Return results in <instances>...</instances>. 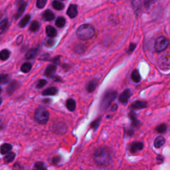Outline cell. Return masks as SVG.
<instances>
[{"mask_svg": "<svg viewBox=\"0 0 170 170\" xmlns=\"http://www.w3.org/2000/svg\"><path fill=\"white\" fill-rule=\"evenodd\" d=\"M9 80V77L7 74H1L0 75V84H5L8 82Z\"/></svg>", "mask_w": 170, "mask_h": 170, "instance_id": "836d02e7", "label": "cell"}, {"mask_svg": "<svg viewBox=\"0 0 170 170\" xmlns=\"http://www.w3.org/2000/svg\"><path fill=\"white\" fill-rule=\"evenodd\" d=\"M40 25L37 21H33L30 25L29 30L32 32H36L39 29Z\"/></svg>", "mask_w": 170, "mask_h": 170, "instance_id": "d4e9b609", "label": "cell"}, {"mask_svg": "<svg viewBox=\"0 0 170 170\" xmlns=\"http://www.w3.org/2000/svg\"><path fill=\"white\" fill-rule=\"evenodd\" d=\"M1 102H2V100H1V98H0V105H1Z\"/></svg>", "mask_w": 170, "mask_h": 170, "instance_id": "ee69618b", "label": "cell"}, {"mask_svg": "<svg viewBox=\"0 0 170 170\" xmlns=\"http://www.w3.org/2000/svg\"><path fill=\"white\" fill-rule=\"evenodd\" d=\"M85 47L82 45H77V47L75 48V51L77 53H82L85 50Z\"/></svg>", "mask_w": 170, "mask_h": 170, "instance_id": "8d00e7d4", "label": "cell"}, {"mask_svg": "<svg viewBox=\"0 0 170 170\" xmlns=\"http://www.w3.org/2000/svg\"><path fill=\"white\" fill-rule=\"evenodd\" d=\"M1 93V88H0V93Z\"/></svg>", "mask_w": 170, "mask_h": 170, "instance_id": "f6af8a7d", "label": "cell"}, {"mask_svg": "<svg viewBox=\"0 0 170 170\" xmlns=\"http://www.w3.org/2000/svg\"><path fill=\"white\" fill-rule=\"evenodd\" d=\"M35 168L36 170H47L45 164L42 161H38L35 164Z\"/></svg>", "mask_w": 170, "mask_h": 170, "instance_id": "1f68e13d", "label": "cell"}, {"mask_svg": "<svg viewBox=\"0 0 170 170\" xmlns=\"http://www.w3.org/2000/svg\"><path fill=\"white\" fill-rule=\"evenodd\" d=\"M166 130H167V126L166 125L164 124L159 125V126L156 128V131H157L158 133H164L166 132Z\"/></svg>", "mask_w": 170, "mask_h": 170, "instance_id": "d6a6232c", "label": "cell"}, {"mask_svg": "<svg viewBox=\"0 0 170 170\" xmlns=\"http://www.w3.org/2000/svg\"><path fill=\"white\" fill-rule=\"evenodd\" d=\"M43 18L45 21H52L55 19V14L50 9H47L43 13Z\"/></svg>", "mask_w": 170, "mask_h": 170, "instance_id": "5bb4252c", "label": "cell"}, {"mask_svg": "<svg viewBox=\"0 0 170 170\" xmlns=\"http://www.w3.org/2000/svg\"><path fill=\"white\" fill-rule=\"evenodd\" d=\"M131 96V90L129 89L124 90L120 95L119 96V101L122 104H126Z\"/></svg>", "mask_w": 170, "mask_h": 170, "instance_id": "ba28073f", "label": "cell"}, {"mask_svg": "<svg viewBox=\"0 0 170 170\" xmlns=\"http://www.w3.org/2000/svg\"><path fill=\"white\" fill-rule=\"evenodd\" d=\"M46 33L47 35H48V37H55V36L57 34V30L55 29L53 27H52L51 26H48L46 27Z\"/></svg>", "mask_w": 170, "mask_h": 170, "instance_id": "e0dca14e", "label": "cell"}, {"mask_svg": "<svg viewBox=\"0 0 170 170\" xmlns=\"http://www.w3.org/2000/svg\"><path fill=\"white\" fill-rule=\"evenodd\" d=\"M97 85H98V81L96 80H93L88 83L87 86H86V90L88 93H92L93 92L96 87Z\"/></svg>", "mask_w": 170, "mask_h": 170, "instance_id": "ac0fdd59", "label": "cell"}, {"mask_svg": "<svg viewBox=\"0 0 170 170\" xmlns=\"http://www.w3.org/2000/svg\"><path fill=\"white\" fill-rule=\"evenodd\" d=\"M38 49H31L27 53L26 55V58L27 59H31V58H34L36 57V55H37Z\"/></svg>", "mask_w": 170, "mask_h": 170, "instance_id": "44dd1931", "label": "cell"}, {"mask_svg": "<svg viewBox=\"0 0 170 170\" xmlns=\"http://www.w3.org/2000/svg\"><path fill=\"white\" fill-rule=\"evenodd\" d=\"M146 107H147V103L144 101H140V100L134 102V103H132V105H131V108L134 110L142 109V108Z\"/></svg>", "mask_w": 170, "mask_h": 170, "instance_id": "4fadbf2b", "label": "cell"}, {"mask_svg": "<svg viewBox=\"0 0 170 170\" xmlns=\"http://www.w3.org/2000/svg\"><path fill=\"white\" fill-rule=\"evenodd\" d=\"M60 160H61V158L59 157V156H55V157L53 158L52 162L54 164H57L60 162Z\"/></svg>", "mask_w": 170, "mask_h": 170, "instance_id": "f35d334b", "label": "cell"}, {"mask_svg": "<svg viewBox=\"0 0 170 170\" xmlns=\"http://www.w3.org/2000/svg\"><path fill=\"white\" fill-rule=\"evenodd\" d=\"M27 4L26 1H22L20 2V4L19 5V7H18V12H17L16 14L15 15V19H19L22 15V14H23V13H24L25 10H26V8L27 7Z\"/></svg>", "mask_w": 170, "mask_h": 170, "instance_id": "30bf717a", "label": "cell"}, {"mask_svg": "<svg viewBox=\"0 0 170 170\" xmlns=\"http://www.w3.org/2000/svg\"><path fill=\"white\" fill-rule=\"evenodd\" d=\"M144 147V144L141 142H135L131 144L130 146V151L132 154L140 151Z\"/></svg>", "mask_w": 170, "mask_h": 170, "instance_id": "52a82bcc", "label": "cell"}, {"mask_svg": "<svg viewBox=\"0 0 170 170\" xmlns=\"http://www.w3.org/2000/svg\"><path fill=\"white\" fill-rule=\"evenodd\" d=\"M30 19H31V16L29 15H26L23 19H21L20 23H19V26L20 27H25L26 25L29 23V21H30Z\"/></svg>", "mask_w": 170, "mask_h": 170, "instance_id": "f546056e", "label": "cell"}, {"mask_svg": "<svg viewBox=\"0 0 170 170\" xmlns=\"http://www.w3.org/2000/svg\"><path fill=\"white\" fill-rule=\"evenodd\" d=\"M55 44V41L53 39H50L47 40L45 43L46 46L47 47H52L53 45Z\"/></svg>", "mask_w": 170, "mask_h": 170, "instance_id": "74e56055", "label": "cell"}, {"mask_svg": "<svg viewBox=\"0 0 170 170\" xmlns=\"http://www.w3.org/2000/svg\"><path fill=\"white\" fill-rule=\"evenodd\" d=\"M10 56V52L8 50L4 49L0 52V59L2 61L7 60Z\"/></svg>", "mask_w": 170, "mask_h": 170, "instance_id": "4316f807", "label": "cell"}, {"mask_svg": "<svg viewBox=\"0 0 170 170\" xmlns=\"http://www.w3.org/2000/svg\"><path fill=\"white\" fill-rule=\"evenodd\" d=\"M15 157V153L13 152L8 153V154L4 157V161L7 163L12 162V161L14 160Z\"/></svg>", "mask_w": 170, "mask_h": 170, "instance_id": "cb8c5ba5", "label": "cell"}, {"mask_svg": "<svg viewBox=\"0 0 170 170\" xmlns=\"http://www.w3.org/2000/svg\"><path fill=\"white\" fill-rule=\"evenodd\" d=\"M99 122H100V120H97L93 122V124H92V128H94V130H96L99 126Z\"/></svg>", "mask_w": 170, "mask_h": 170, "instance_id": "ab89813d", "label": "cell"}, {"mask_svg": "<svg viewBox=\"0 0 170 170\" xmlns=\"http://www.w3.org/2000/svg\"><path fill=\"white\" fill-rule=\"evenodd\" d=\"M117 93L114 91H109L107 94H105L101 102V108L102 109L107 108L113 101V100L115 99Z\"/></svg>", "mask_w": 170, "mask_h": 170, "instance_id": "277c9868", "label": "cell"}, {"mask_svg": "<svg viewBox=\"0 0 170 170\" xmlns=\"http://www.w3.org/2000/svg\"><path fill=\"white\" fill-rule=\"evenodd\" d=\"M66 108H68L69 110L70 111H74L75 110V108H76V102H75L74 100L73 99H69L67 100L66 103Z\"/></svg>", "mask_w": 170, "mask_h": 170, "instance_id": "7402d4cb", "label": "cell"}, {"mask_svg": "<svg viewBox=\"0 0 170 170\" xmlns=\"http://www.w3.org/2000/svg\"><path fill=\"white\" fill-rule=\"evenodd\" d=\"M66 13H67V15L69 16V18H75L78 14V9L77 5L74 4H71L68 8Z\"/></svg>", "mask_w": 170, "mask_h": 170, "instance_id": "8fae6325", "label": "cell"}, {"mask_svg": "<svg viewBox=\"0 0 170 170\" xmlns=\"http://www.w3.org/2000/svg\"><path fill=\"white\" fill-rule=\"evenodd\" d=\"M158 65L163 70H169L170 69V55H165L160 58Z\"/></svg>", "mask_w": 170, "mask_h": 170, "instance_id": "8992f818", "label": "cell"}, {"mask_svg": "<svg viewBox=\"0 0 170 170\" xmlns=\"http://www.w3.org/2000/svg\"><path fill=\"white\" fill-rule=\"evenodd\" d=\"M53 7L54 9L56 10H62L65 7V5H64L62 2L58 1H54L53 2Z\"/></svg>", "mask_w": 170, "mask_h": 170, "instance_id": "f1b7e54d", "label": "cell"}, {"mask_svg": "<svg viewBox=\"0 0 170 170\" xmlns=\"http://www.w3.org/2000/svg\"><path fill=\"white\" fill-rule=\"evenodd\" d=\"M31 68L32 65L30 63H25L23 65L21 66V71L24 72V73H27V72H29L31 71Z\"/></svg>", "mask_w": 170, "mask_h": 170, "instance_id": "83f0119b", "label": "cell"}, {"mask_svg": "<svg viewBox=\"0 0 170 170\" xmlns=\"http://www.w3.org/2000/svg\"><path fill=\"white\" fill-rule=\"evenodd\" d=\"M136 47V44H134V43H131V44L130 45V47H129V52L133 51L135 49Z\"/></svg>", "mask_w": 170, "mask_h": 170, "instance_id": "60d3db41", "label": "cell"}, {"mask_svg": "<svg viewBox=\"0 0 170 170\" xmlns=\"http://www.w3.org/2000/svg\"><path fill=\"white\" fill-rule=\"evenodd\" d=\"M22 40H23V36H19V37L18 38V39L16 41V43L18 44L21 43L22 42Z\"/></svg>", "mask_w": 170, "mask_h": 170, "instance_id": "7bdbcfd3", "label": "cell"}, {"mask_svg": "<svg viewBox=\"0 0 170 170\" xmlns=\"http://www.w3.org/2000/svg\"><path fill=\"white\" fill-rule=\"evenodd\" d=\"M58 90L56 87H50L45 90L42 94L44 96H49V95H55L57 93Z\"/></svg>", "mask_w": 170, "mask_h": 170, "instance_id": "d6986e66", "label": "cell"}, {"mask_svg": "<svg viewBox=\"0 0 170 170\" xmlns=\"http://www.w3.org/2000/svg\"><path fill=\"white\" fill-rule=\"evenodd\" d=\"M18 86H19L18 82L15 81V80H13V81L11 82V83L9 85H8L7 88V94H9V95L12 94L17 90V88H18Z\"/></svg>", "mask_w": 170, "mask_h": 170, "instance_id": "7c38bea8", "label": "cell"}, {"mask_svg": "<svg viewBox=\"0 0 170 170\" xmlns=\"http://www.w3.org/2000/svg\"><path fill=\"white\" fill-rule=\"evenodd\" d=\"M169 45V41L166 37H160L155 42V49L157 52H162L166 50Z\"/></svg>", "mask_w": 170, "mask_h": 170, "instance_id": "5b68a950", "label": "cell"}, {"mask_svg": "<svg viewBox=\"0 0 170 170\" xmlns=\"http://www.w3.org/2000/svg\"><path fill=\"white\" fill-rule=\"evenodd\" d=\"M8 26H9V23L7 19H4L0 23V35L6 31L8 29Z\"/></svg>", "mask_w": 170, "mask_h": 170, "instance_id": "ffe728a7", "label": "cell"}, {"mask_svg": "<svg viewBox=\"0 0 170 170\" xmlns=\"http://www.w3.org/2000/svg\"><path fill=\"white\" fill-rule=\"evenodd\" d=\"M12 149V146L9 144H4L0 147V152L1 154H7Z\"/></svg>", "mask_w": 170, "mask_h": 170, "instance_id": "2e32d148", "label": "cell"}, {"mask_svg": "<svg viewBox=\"0 0 170 170\" xmlns=\"http://www.w3.org/2000/svg\"><path fill=\"white\" fill-rule=\"evenodd\" d=\"M65 23H66V20L63 17H58L56 21H55V25H56V26L58 27H60V28L65 26Z\"/></svg>", "mask_w": 170, "mask_h": 170, "instance_id": "484cf974", "label": "cell"}, {"mask_svg": "<svg viewBox=\"0 0 170 170\" xmlns=\"http://www.w3.org/2000/svg\"><path fill=\"white\" fill-rule=\"evenodd\" d=\"M49 118V113L43 108H39L35 111V120L38 123L41 124H46Z\"/></svg>", "mask_w": 170, "mask_h": 170, "instance_id": "3957f363", "label": "cell"}, {"mask_svg": "<svg viewBox=\"0 0 170 170\" xmlns=\"http://www.w3.org/2000/svg\"><path fill=\"white\" fill-rule=\"evenodd\" d=\"M132 79L135 82H139L141 80L140 74L139 73V72L137 70H134L132 73Z\"/></svg>", "mask_w": 170, "mask_h": 170, "instance_id": "4dcf8cb0", "label": "cell"}, {"mask_svg": "<svg viewBox=\"0 0 170 170\" xmlns=\"http://www.w3.org/2000/svg\"><path fill=\"white\" fill-rule=\"evenodd\" d=\"M166 140L163 136H158L154 140V146L156 148H160L161 147H162L164 144H165Z\"/></svg>", "mask_w": 170, "mask_h": 170, "instance_id": "9a60e30c", "label": "cell"}, {"mask_svg": "<svg viewBox=\"0 0 170 170\" xmlns=\"http://www.w3.org/2000/svg\"><path fill=\"white\" fill-rule=\"evenodd\" d=\"M47 81L45 80H43V79H41L39 80V82L37 85V88H43V86H45L47 85Z\"/></svg>", "mask_w": 170, "mask_h": 170, "instance_id": "d590c367", "label": "cell"}, {"mask_svg": "<svg viewBox=\"0 0 170 170\" xmlns=\"http://www.w3.org/2000/svg\"><path fill=\"white\" fill-rule=\"evenodd\" d=\"M163 156L161 155H158L157 157V161L159 163H162L163 162Z\"/></svg>", "mask_w": 170, "mask_h": 170, "instance_id": "b9f144b4", "label": "cell"}, {"mask_svg": "<svg viewBox=\"0 0 170 170\" xmlns=\"http://www.w3.org/2000/svg\"><path fill=\"white\" fill-rule=\"evenodd\" d=\"M95 30L94 27L88 24H84L80 26L77 31V35L80 39L86 41L94 37Z\"/></svg>", "mask_w": 170, "mask_h": 170, "instance_id": "7a4b0ae2", "label": "cell"}, {"mask_svg": "<svg viewBox=\"0 0 170 170\" xmlns=\"http://www.w3.org/2000/svg\"><path fill=\"white\" fill-rule=\"evenodd\" d=\"M56 69L57 66L55 65L52 64V65H49L45 71V75L48 78H53L56 71Z\"/></svg>", "mask_w": 170, "mask_h": 170, "instance_id": "9c48e42d", "label": "cell"}, {"mask_svg": "<svg viewBox=\"0 0 170 170\" xmlns=\"http://www.w3.org/2000/svg\"><path fill=\"white\" fill-rule=\"evenodd\" d=\"M47 4L46 0H38L37 1V7L39 9H42Z\"/></svg>", "mask_w": 170, "mask_h": 170, "instance_id": "e575fe53", "label": "cell"}, {"mask_svg": "<svg viewBox=\"0 0 170 170\" xmlns=\"http://www.w3.org/2000/svg\"><path fill=\"white\" fill-rule=\"evenodd\" d=\"M94 160L97 166L100 167H107L112 161V156L110 150L106 147H100L94 152Z\"/></svg>", "mask_w": 170, "mask_h": 170, "instance_id": "6da1fadb", "label": "cell"}, {"mask_svg": "<svg viewBox=\"0 0 170 170\" xmlns=\"http://www.w3.org/2000/svg\"><path fill=\"white\" fill-rule=\"evenodd\" d=\"M129 116H130V118L132 120V125L134 127H138L140 126V122L136 118V115L134 112H131L129 114Z\"/></svg>", "mask_w": 170, "mask_h": 170, "instance_id": "603a6c76", "label": "cell"}]
</instances>
